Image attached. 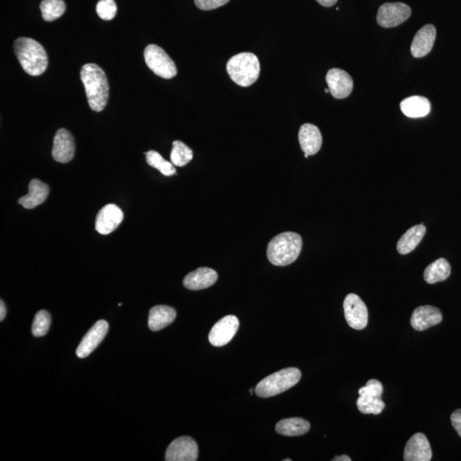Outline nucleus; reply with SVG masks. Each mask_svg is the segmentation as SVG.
<instances>
[{
	"label": "nucleus",
	"mask_w": 461,
	"mask_h": 461,
	"mask_svg": "<svg viewBox=\"0 0 461 461\" xmlns=\"http://www.w3.org/2000/svg\"><path fill=\"white\" fill-rule=\"evenodd\" d=\"M357 407L362 414L379 415L386 407V403L381 397L359 396L357 400Z\"/></svg>",
	"instance_id": "29"
},
{
	"label": "nucleus",
	"mask_w": 461,
	"mask_h": 461,
	"mask_svg": "<svg viewBox=\"0 0 461 461\" xmlns=\"http://www.w3.org/2000/svg\"><path fill=\"white\" fill-rule=\"evenodd\" d=\"M144 57L146 64L156 75L163 79H172L176 76V64L158 45H147L145 49Z\"/></svg>",
	"instance_id": "6"
},
{
	"label": "nucleus",
	"mask_w": 461,
	"mask_h": 461,
	"mask_svg": "<svg viewBox=\"0 0 461 461\" xmlns=\"http://www.w3.org/2000/svg\"><path fill=\"white\" fill-rule=\"evenodd\" d=\"M218 274L214 269L199 268L185 277L183 285L191 291H199L211 287L217 281Z\"/></svg>",
	"instance_id": "18"
},
{
	"label": "nucleus",
	"mask_w": 461,
	"mask_h": 461,
	"mask_svg": "<svg viewBox=\"0 0 461 461\" xmlns=\"http://www.w3.org/2000/svg\"><path fill=\"white\" fill-rule=\"evenodd\" d=\"M301 378L302 373L298 368L282 369L261 380L255 389V392L261 398L277 396L295 386Z\"/></svg>",
	"instance_id": "5"
},
{
	"label": "nucleus",
	"mask_w": 461,
	"mask_h": 461,
	"mask_svg": "<svg viewBox=\"0 0 461 461\" xmlns=\"http://www.w3.org/2000/svg\"><path fill=\"white\" fill-rule=\"evenodd\" d=\"M302 249L303 239L298 233H283L275 236L269 242L268 258L274 266H288L298 259Z\"/></svg>",
	"instance_id": "2"
},
{
	"label": "nucleus",
	"mask_w": 461,
	"mask_h": 461,
	"mask_svg": "<svg viewBox=\"0 0 461 461\" xmlns=\"http://www.w3.org/2000/svg\"><path fill=\"white\" fill-rule=\"evenodd\" d=\"M80 80L85 87L91 109L100 113L106 107L110 86L106 72L99 65L86 64L80 71Z\"/></svg>",
	"instance_id": "1"
},
{
	"label": "nucleus",
	"mask_w": 461,
	"mask_h": 461,
	"mask_svg": "<svg viewBox=\"0 0 461 461\" xmlns=\"http://www.w3.org/2000/svg\"><path fill=\"white\" fill-rule=\"evenodd\" d=\"M451 423L453 427L456 429L457 433L461 438V410H457L451 415Z\"/></svg>",
	"instance_id": "34"
},
{
	"label": "nucleus",
	"mask_w": 461,
	"mask_h": 461,
	"mask_svg": "<svg viewBox=\"0 0 461 461\" xmlns=\"http://www.w3.org/2000/svg\"><path fill=\"white\" fill-rule=\"evenodd\" d=\"M75 139L67 129L60 128L56 132L52 148V156L56 162L68 163L74 158Z\"/></svg>",
	"instance_id": "13"
},
{
	"label": "nucleus",
	"mask_w": 461,
	"mask_h": 461,
	"mask_svg": "<svg viewBox=\"0 0 461 461\" xmlns=\"http://www.w3.org/2000/svg\"><path fill=\"white\" fill-rule=\"evenodd\" d=\"M382 383L377 379H370L366 383V386L362 387L359 390V396H369L375 397H381L383 394Z\"/></svg>",
	"instance_id": "32"
},
{
	"label": "nucleus",
	"mask_w": 461,
	"mask_h": 461,
	"mask_svg": "<svg viewBox=\"0 0 461 461\" xmlns=\"http://www.w3.org/2000/svg\"><path fill=\"white\" fill-rule=\"evenodd\" d=\"M50 192L47 184L40 180H32L29 186V194L19 198V204L27 209H33L43 204Z\"/></svg>",
	"instance_id": "20"
},
{
	"label": "nucleus",
	"mask_w": 461,
	"mask_h": 461,
	"mask_svg": "<svg viewBox=\"0 0 461 461\" xmlns=\"http://www.w3.org/2000/svg\"><path fill=\"white\" fill-rule=\"evenodd\" d=\"M284 461H292V459H285Z\"/></svg>",
	"instance_id": "40"
},
{
	"label": "nucleus",
	"mask_w": 461,
	"mask_h": 461,
	"mask_svg": "<svg viewBox=\"0 0 461 461\" xmlns=\"http://www.w3.org/2000/svg\"><path fill=\"white\" fill-rule=\"evenodd\" d=\"M117 12V6L115 0H100L97 5V13L101 19L110 21Z\"/></svg>",
	"instance_id": "31"
},
{
	"label": "nucleus",
	"mask_w": 461,
	"mask_h": 461,
	"mask_svg": "<svg viewBox=\"0 0 461 461\" xmlns=\"http://www.w3.org/2000/svg\"><path fill=\"white\" fill-rule=\"evenodd\" d=\"M451 274V266L445 258H440L425 269L424 279L429 285L446 281Z\"/></svg>",
	"instance_id": "25"
},
{
	"label": "nucleus",
	"mask_w": 461,
	"mask_h": 461,
	"mask_svg": "<svg viewBox=\"0 0 461 461\" xmlns=\"http://www.w3.org/2000/svg\"><path fill=\"white\" fill-rule=\"evenodd\" d=\"M198 8L202 10H211L226 5L230 0H194Z\"/></svg>",
	"instance_id": "33"
},
{
	"label": "nucleus",
	"mask_w": 461,
	"mask_h": 461,
	"mask_svg": "<svg viewBox=\"0 0 461 461\" xmlns=\"http://www.w3.org/2000/svg\"><path fill=\"white\" fill-rule=\"evenodd\" d=\"M51 318L47 310H40L34 317L32 333L34 337H44L50 329Z\"/></svg>",
	"instance_id": "30"
},
{
	"label": "nucleus",
	"mask_w": 461,
	"mask_h": 461,
	"mask_svg": "<svg viewBox=\"0 0 461 461\" xmlns=\"http://www.w3.org/2000/svg\"><path fill=\"white\" fill-rule=\"evenodd\" d=\"M442 314L438 307L421 306L414 311L411 317V326L414 329L422 331L441 323Z\"/></svg>",
	"instance_id": "16"
},
{
	"label": "nucleus",
	"mask_w": 461,
	"mask_h": 461,
	"mask_svg": "<svg viewBox=\"0 0 461 461\" xmlns=\"http://www.w3.org/2000/svg\"><path fill=\"white\" fill-rule=\"evenodd\" d=\"M298 139L302 151L309 156L316 155L322 145V135L320 129L313 124H303L300 128Z\"/></svg>",
	"instance_id": "19"
},
{
	"label": "nucleus",
	"mask_w": 461,
	"mask_h": 461,
	"mask_svg": "<svg viewBox=\"0 0 461 461\" xmlns=\"http://www.w3.org/2000/svg\"><path fill=\"white\" fill-rule=\"evenodd\" d=\"M305 156L306 157V158H309V155H307V154H305Z\"/></svg>",
	"instance_id": "39"
},
{
	"label": "nucleus",
	"mask_w": 461,
	"mask_h": 461,
	"mask_svg": "<svg viewBox=\"0 0 461 461\" xmlns=\"http://www.w3.org/2000/svg\"><path fill=\"white\" fill-rule=\"evenodd\" d=\"M108 331H109V324L107 321L97 320L80 342L76 349V355L79 358L84 359L92 354L106 337Z\"/></svg>",
	"instance_id": "11"
},
{
	"label": "nucleus",
	"mask_w": 461,
	"mask_h": 461,
	"mask_svg": "<svg viewBox=\"0 0 461 461\" xmlns=\"http://www.w3.org/2000/svg\"><path fill=\"white\" fill-rule=\"evenodd\" d=\"M324 93H330L329 88L324 89Z\"/></svg>",
	"instance_id": "38"
},
{
	"label": "nucleus",
	"mask_w": 461,
	"mask_h": 461,
	"mask_svg": "<svg viewBox=\"0 0 461 461\" xmlns=\"http://www.w3.org/2000/svg\"><path fill=\"white\" fill-rule=\"evenodd\" d=\"M145 154L146 162H147L149 165L160 171L164 176H172L176 174V169L174 164L164 159L158 152L150 151Z\"/></svg>",
	"instance_id": "28"
},
{
	"label": "nucleus",
	"mask_w": 461,
	"mask_h": 461,
	"mask_svg": "<svg viewBox=\"0 0 461 461\" xmlns=\"http://www.w3.org/2000/svg\"><path fill=\"white\" fill-rule=\"evenodd\" d=\"M436 37V27L432 24H427L415 34L411 45V54L414 58L425 57L432 50Z\"/></svg>",
	"instance_id": "17"
},
{
	"label": "nucleus",
	"mask_w": 461,
	"mask_h": 461,
	"mask_svg": "<svg viewBox=\"0 0 461 461\" xmlns=\"http://www.w3.org/2000/svg\"><path fill=\"white\" fill-rule=\"evenodd\" d=\"M198 457L197 442L190 436H180L174 440L165 453L166 461H196Z\"/></svg>",
	"instance_id": "9"
},
{
	"label": "nucleus",
	"mask_w": 461,
	"mask_h": 461,
	"mask_svg": "<svg viewBox=\"0 0 461 461\" xmlns=\"http://www.w3.org/2000/svg\"><path fill=\"white\" fill-rule=\"evenodd\" d=\"M14 51L24 71L32 76L43 74L48 66L47 51L31 38L21 37L14 43Z\"/></svg>",
	"instance_id": "3"
},
{
	"label": "nucleus",
	"mask_w": 461,
	"mask_h": 461,
	"mask_svg": "<svg viewBox=\"0 0 461 461\" xmlns=\"http://www.w3.org/2000/svg\"><path fill=\"white\" fill-rule=\"evenodd\" d=\"M426 233L424 225L420 224L408 229L398 241L397 249L401 255L410 254L420 244Z\"/></svg>",
	"instance_id": "23"
},
{
	"label": "nucleus",
	"mask_w": 461,
	"mask_h": 461,
	"mask_svg": "<svg viewBox=\"0 0 461 461\" xmlns=\"http://www.w3.org/2000/svg\"><path fill=\"white\" fill-rule=\"evenodd\" d=\"M239 327V320L236 316L222 318L213 327L209 334V340L215 347H222L232 341Z\"/></svg>",
	"instance_id": "10"
},
{
	"label": "nucleus",
	"mask_w": 461,
	"mask_h": 461,
	"mask_svg": "<svg viewBox=\"0 0 461 461\" xmlns=\"http://www.w3.org/2000/svg\"><path fill=\"white\" fill-rule=\"evenodd\" d=\"M432 451L427 438L423 433H416L408 440L404 449V460L429 461Z\"/></svg>",
	"instance_id": "15"
},
{
	"label": "nucleus",
	"mask_w": 461,
	"mask_h": 461,
	"mask_svg": "<svg viewBox=\"0 0 461 461\" xmlns=\"http://www.w3.org/2000/svg\"><path fill=\"white\" fill-rule=\"evenodd\" d=\"M42 17L47 22H52L64 15L66 5L64 0H43L40 3Z\"/></svg>",
	"instance_id": "26"
},
{
	"label": "nucleus",
	"mask_w": 461,
	"mask_h": 461,
	"mask_svg": "<svg viewBox=\"0 0 461 461\" xmlns=\"http://www.w3.org/2000/svg\"><path fill=\"white\" fill-rule=\"evenodd\" d=\"M176 316V311L172 307L166 305L153 307L149 313V328L153 331L162 330L172 324Z\"/></svg>",
	"instance_id": "21"
},
{
	"label": "nucleus",
	"mask_w": 461,
	"mask_h": 461,
	"mask_svg": "<svg viewBox=\"0 0 461 461\" xmlns=\"http://www.w3.org/2000/svg\"><path fill=\"white\" fill-rule=\"evenodd\" d=\"M276 432L286 436H298L306 434L309 431V422L302 418H285L276 425Z\"/></svg>",
	"instance_id": "24"
},
{
	"label": "nucleus",
	"mask_w": 461,
	"mask_h": 461,
	"mask_svg": "<svg viewBox=\"0 0 461 461\" xmlns=\"http://www.w3.org/2000/svg\"><path fill=\"white\" fill-rule=\"evenodd\" d=\"M193 158V152L183 142L176 141L173 142V149L171 152V163L174 166L183 167L189 163Z\"/></svg>",
	"instance_id": "27"
},
{
	"label": "nucleus",
	"mask_w": 461,
	"mask_h": 461,
	"mask_svg": "<svg viewBox=\"0 0 461 461\" xmlns=\"http://www.w3.org/2000/svg\"><path fill=\"white\" fill-rule=\"evenodd\" d=\"M6 307L5 303L1 300V302H0V320H3L6 316Z\"/></svg>",
	"instance_id": "36"
},
{
	"label": "nucleus",
	"mask_w": 461,
	"mask_h": 461,
	"mask_svg": "<svg viewBox=\"0 0 461 461\" xmlns=\"http://www.w3.org/2000/svg\"><path fill=\"white\" fill-rule=\"evenodd\" d=\"M401 110L407 117H425L431 111V103L425 97L412 96L407 97L401 103Z\"/></svg>",
	"instance_id": "22"
},
{
	"label": "nucleus",
	"mask_w": 461,
	"mask_h": 461,
	"mask_svg": "<svg viewBox=\"0 0 461 461\" xmlns=\"http://www.w3.org/2000/svg\"><path fill=\"white\" fill-rule=\"evenodd\" d=\"M412 10L406 3H386L379 7L377 14V22L379 25L386 29L399 26L410 19Z\"/></svg>",
	"instance_id": "7"
},
{
	"label": "nucleus",
	"mask_w": 461,
	"mask_h": 461,
	"mask_svg": "<svg viewBox=\"0 0 461 461\" xmlns=\"http://www.w3.org/2000/svg\"><path fill=\"white\" fill-rule=\"evenodd\" d=\"M333 461H351L348 456H336L333 459Z\"/></svg>",
	"instance_id": "37"
},
{
	"label": "nucleus",
	"mask_w": 461,
	"mask_h": 461,
	"mask_svg": "<svg viewBox=\"0 0 461 461\" xmlns=\"http://www.w3.org/2000/svg\"><path fill=\"white\" fill-rule=\"evenodd\" d=\"M124 215L117 205L110 204L101 209L97 215L95 228L103 235L113 233L123 221Z\"/></svg>",
	"instance_id": "14"
},
{
	"label": "nucleus",
	"mask_w": 461,
	"mask_h": 461,
	"mask_svg": "<svg viewBox=\"0 0 461 461\" xmlns=\"http://www.w3.org/2000/svg\"><path fill=\"white\" fill-rule=\"evenodd\" d=\"M344 309L346 321L353 329L363 330L368 326V307L359 296L351 293L346 296Z\"/></svg>",
	"instance_id": "8"
},
{
	"label": "nucleus",
	"mask_w": 461,
	"mask_h": 461,
	"mask_svg": "<svg viewBox=\"0 0 461 461\" xmlns=\"http://www.w3.org/2000/svg\"><path fill=\"white\" fill-rule=\"evenodd\" d=\"M326 80L331 96L343 99L351 95L354 82L347 72L340 69H331L327 72Z\"/></svg>",
	"instance_id": "12"
},
{
	"label": "nucleus",
	"mask_w": 461,
	"mask_h": 461,
	"mask_svg": "<svg viewBox=\"0 0 461 461\" xmlns=\"http://www.w3.org/2000/svg\"><path fill=\"white\" fill-rule=\"evenodd\" d=\"M226 71L237 85L250 86L259 78L260 62L254 54L242 52L229 59L226 64Z\"/></svg>",
	"instance_id": "4"
},
{
	"label": "nucleus",
	"mask_w": 461,
	"mask_h": 461,
	"mask_svg": "<svg viewBox=\"0 0 461 461\" xmlns=\"http://www.w3.org/2000/svg\"><path fill=\"white\" fill-rule=\"evenodd\" d=\"M316 1L319 3L320 5L324 7H331L338 2V0H316Z\"/></svg>",
	"instance_id": "35"
}]
</instances>
